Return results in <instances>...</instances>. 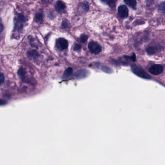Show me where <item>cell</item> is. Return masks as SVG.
I'll list each match as a JSON object with an SVG mask.
<instances>
[{"mask_svg":"<svg viewBox=\"0 0 165 165\" xmlns=\"http://www.w3.org/2000/svg\"><path fill=\"white\" fill-rule=\"evenodd\" d=\"M131 70L135 75L140 78L144 79H151V76L147 74L143 69L136 65H133L131 66Z\"/></svg>","mask_w":165,"mask_h":165,"instance_id":"6da1fadb","label":"cell"},{"mask_svg":"<svg viewBox=\"0 0 165 165\" xmlns=\"http://www.w3.org/2000/svg\"><path fill=\"white\" fill-rule=\"evenodd\" d=\"M25 21V18L22 14H19L16 17L15 23V29L17 31H20L22 30L24 23Z\"/></svg>","mask_w":165,"mask_h":165,"instance_id":"7a4b0ae2","label":"cell"},{"mask_svg":"<svg viewBox=\"0 0 165 165\" xmlns=\"http://www.w3.org/2000/svg\"><path fill=\"white\" fill-rule=\"evenodd\" d=\"M88 48L92 53L97 54L101 51V48L98 43L94 41L90 42Z\"/></svg>","mask_w":165,"mask_h":165,"instance_id":"3957f363","label":"cell"},{"mask_svg":"<svg viewBox=\"0 0 165 165\" xmlns=\"http://www.w3.org/2000/svg\"><path fill=\"white\" fill-rule=\"evenodd\" d=\"M149 71L153 75H160L163 72V67L161 65L155 64L150 67Z\"/></svg>","mask_w":165,"mask_h":165,"instance_id":"277c9868","label":"cell"},{"mask_svg":"<svg viewBox=\"0 0 165 165\" xmlns=\"http://www.w3.org/2000/svg\"><path fill=\"white\" fill-rule=\"evenodd\" d=\"M56 47L60 50L67 49L68 47V43L67 40L64 38H60L56 40Z\"/></svg>","mask_w":165,"mask_h":165,"instance_id":"5b68a950","label":"cell"},{"mask_svg":"<svg viewBox=\"0 0 165 165\" xmlns=\"http://www.w3.org/2000/svg\"><path fill=\"white\" fill-rule=\"evenodd\" d=\"M119 16L122 18H126L128 16V9L125 5H121L118 8Z\"/></svg>","mask_w":165,"mask_h":165,"instance_id":"8992f818","label":"cell"},{"mask_svg":"<svg viewBox=\"0 0 165 165\" xmlns=\"http://www.w3.org/2000/svg\"><path fill=\"white\" fill-rule=\"evenodd\" d=\"M89 73V72L86 69H80L75 73V77L77 79H83L86 78Z\"/></svg>","mask_w":165,"mask_h":165,"instance_id":"52a82bcc","label":"cell"},{"mask_svg":"<svg viewBox=\"0 0 165 165\" xmlns=\"http://www.w3.org/2000/svg\"><path fill=\"white\" fill-rule=\"evenodd\" d=\"M55 7L58 12H63L66 8V5L61 1H58L55 5Z\"/></svg>","mask_w":165,"mask_h":165,"instance_id":"ba28073f","label":"cell"},{"mask_svg":"<svg viewBox=\"0 0 165 165\" xmlns=\"http://www.w3.org/2000/svg\"><path fill=\"white\" fill-rule=\"evenodd\" d=\"M73 73V69L71 67H69L66 69L65 71L64 72L62 78L63 79H66L68 78V77H70Z\"/></svg>","mask_w":165,"mask_h":165,"instance_id":"9c48e42d","label":"cell"},{"mask_svg":"<svg viewBox=\"0 0 165 165\" xmlns=\"http://www.w3.org/2000/svg\"><path fill=\"white\" fill-rule=\"evenodd\" d=\"M124 2L133 9H136L137 6V1L135 0H126L124 1Z\"/></svg>","mask_w":165,"mask_h":165,"instance_id":"30bf717a","label":"cell"},{"mask_svg":"<svg viewBox=\"0 0 165 165\" xmlns=\"http://www.w3.org/2000/svg\"><path fill=\"white\" fill-rule=\"evenodd\" d=\"M156 50L157 49H156L155 47H153V46L148 47L146 49V53L150 55H152L155 54L156 53Z\"/></svg>","mask_w":165,"mask_h":165,"instance_id":"8fae6325","label":"cell"},{"mask_svg":"<svg viewBox=\"0 0 165 165\" xmlns=\"http://www.w3.org/2000/svg\"><path fill=\"white\" fill-rule=\"evenodd\" d=\"M43 20V14L41 13H38L35 16V21L36 23H40Z\"/></svg>","mask_w":165,"mask_h":165,"instance_id":"7c38bea8","label":"cell"},{"mask_svg":"<svg viewBox=\"0 0 165 165\" xmlns=\"http://www.w3.org/2000/svg\"><path fill=\"white\" fill-rule=\"evenodd\" d=\"M101 70L104 72L107 73L108 74H111L112 73V69L111 68H109L108 66H102Z\"/></svg>","mask_w":165,"mask_h":165,"instance_id":"4fadbf2b","label":"cell"},{"mask_svg":"<svg viewBox=\"0 0 165 165\" xmlns=\"http://www.w3.org/2000/svg\"><path fill=\"white\" fill-rule=\"evenodd\" d=\"M28 56L31 58H36L38 55V53L35 50L29 51L28 52Z\"/></svg>","mask_w":165,"mask_h":165,"instance_id":"5bb4252c","label":"cell"},{"mask_svg":"<svg viewBox=\"0 0 165 165\" xmlns=\"http://www.w3.org/2000/svg\"><path fill=\"white\" fill-rule=\"evenodd\" d=\"M102 2H105V3H107L111 7H114L115 6V2L114 1L106 0V1H102Z\"/></svg>","mask_w":165,"mask_h":165,"instance_id":"9a60e30c","label":"cell"},{"mask_svg":"<svg viewBox=\"0 0 165 165\" xmlns=\"http://www.w3.org/2000/svg\"><path fill=\"white\" fill-rule=\"evenodd\" d=\"M88 38V36L87 35H85V34H82L80 36V41L81 42L85 43V42L87 41Z\"/></svg>","mask_w":165,"mask_h":165,"instance_id":"2e32d148","label":"cell"},{"mask_svg":"<svg viewBox=\"0 0 165 165\" xmlns=\"http://www.w3.org/2000/svg\"><path fill=\"white\" fill-rule=\"evenodd\" d=\"M82 7L83 9L87 11L89 10V4L88 2H82Z\"/></svg>","mask_w":165,"mask_h":165,"instance_id":"e0dca14e","label":"cell"},{"mask_svg":"<svg viewBox=\"0 0 165 165\" xmlns=\"http://www.w3.org/2000/svg\"><path fill=\"white\" fill-rule=\"evenodd\" d=\"M81 48H82V47L78 44H75L73 46V49L75 51H78V50H80Z\"/></svg>","mask_w":165,"mask_h":165,"instance_id":"ac0fdd59","label":"cell"},{"mask_svg":"<svg viewBox=\"0 0 165 165\" xmlns=\"http://www.w3.org/2000/svg\"><path fill=\"white\" fill-rule=\"evenodd\" d=\"M165 4H164V2H163L162 3H161L159 6V9L161 11L164 12H165Z\"/></svg>","mask_w":165,"mask_h":165,"instance_id":"d6986e66","label":"cell"},{"mask_svg":"<svg viewBox=\"0 0 165 165\" xmlns=\"http://www.w3.org/2000/svg\"><path fill=\"white\" fill-rule=\"evenodd\" d=\"M4 80H5V77L3 76V74L0 72V85L3 83Z\"/></svg>","mask_w":165,"mask_h":165,"instance_id":"ffe728a7","label":"cell"},{"mask_svg":"<svg viewBox=\"0 0 165 165\" xmlns=\"http://www.w3.org/2000/svg\"><path fill=\"white\" fill-rule=\"evenodd\" d=\"M6 103V100L0 99V106L5 105Z\"/></svg>","mask_w":165,"mask_h":165,"instance_id":"44dd1931","label":"cell"},{"mask_svg":"<svg viewBox=\"0 0 165 165\" xmlns=\"http://www.w3.org/2000/svg\"><path fill=\"white\" fill-rule=\"evenodd\" d=\"M3 30V26L2 23L1 21L0 20V33L2 32V31Z\"/></svg>","mask_w":165,"mask_h":165,"instance_id":"7402d4cb","label":"cell"}]
</instances>
